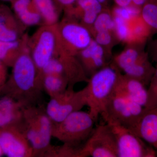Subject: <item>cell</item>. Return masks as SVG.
<instances>
[{
  "label": "cell",
  "mask_w": 157,
  "mask_h": 157,
  "mask_svg": "<svg viewBox=\"0 0 157 157\" xmlns=\"http://www.w3.org/2000/svg\"><path fill=\"white\" fill-rule=\"evenodd\" d=\"M7 67L0 60V90L2 88L7 81Z\"/></svg>",
  "instance_id": "29"
},
{
  "label": "cell",
  "mask_w": 157,
  "mask_h": 157,
  "mask_svg": "<svg viewBox=\"0 0 157 157\" xmlns=\"http://www.w3.org/2000/svg\"><path fill=\"white\" fill-rule=\"evenodd\" d=\"M145 109L139 104L115 93L101 116L106 123H116L133 131L140 121Z\"/></svg>",
  "instance_id": "6"
},
{
  "label": "cell",
  "mask_w": 157,
  "mask_h": 157,
  "mask_svg": "<svg viewBox=\"0 0 157 157\" xmlns=\"http://www.w3.org/2000/svg\"><path fill=\"white\" fill-rule=\"evenodd\" d=\"M76 3V7L72 6L68 9L81 16L82 25L91 29L98 14L105 7L98 0H77Z\"/></svg>",
  "instance_id": "16"
},
{
  "label": "cell",
  "mask_w": 157,
  "mask_h": 157,
  "mask_svg": "<svg viewBox=\"0 0 157 157\" xmlns=\"http://www.w3.org/2000/svg\"><path fill=\"white\" fill-rule=\"evenodd\" d=\"M148 90L157 98V63L156 65L154 75L149 84Z\"/></svg>",
  "instance_id": "30"
},
{
  "label": "cell",
  "mask_w": 157,
  "mask_h": 157,
  "mask_svg": "<svg viewBox=\"0 0 157 157\" xmlns=\"http://www.w3.org/2000/svg\"><path fill=\"white\" fill-rule=\"evenodd\" d=\"M13 8L17 17L25 25H36L42 20L33 0H14Z\"/></svg>",
  "instance_id": "17"
},
{
  "label": "cell",
  "mask_w": 157,
  "mask_h": 157,
  "mask_svg": "<svg viewBox=\"0 0 157 157\" xmlns=\"http://www.w3.org/2000/svg\"><path fill=\"white\" fill-rule=\"evenodd\" d=\"M24 107L11 97L0 99V128L16 127L20 128L23 118Z\"/></svg>",
  "instance_id": "14"
},
{
  "label": "cell",
  "mask_w": 157,
  "mask_h": 157,
  "mask_svg": "<svg viewBox=\"0 0 157 157\" xmlns=\"http://www.w3.org/2000/svg\"><path fill=\"white\" fill-rule=\"evenodd\" d=\"M84 149L88 157H118L116 140L108 124L94 128Z\"/></svg>",
  "instance_id": "10"
},
{
  "label": "cell",
  "mask_w": 157,
  "mask_h": 157,
  "mask_svg": "<svg viewBox=\"0 0 157 157\" xmlns=\"http://www.w3.org/2000/svg\"><path fill=\"white\" fill-rule=\"evenodd\" d=\"M98 1L104 7H107L108 4L111 0H98Z\"/></svg>",
  "instance_id": "35"
},
{
  "label": "cell",
  "mask_w": 157,
  "mask_h": 157,
  "mask_svg": "<svg viewBox=\"0 0 157 157\" xmlns=\"http://www.w3.org/2000/svg\"><path fill=\"white\" fill-rule=\"evenodd\" d=\"M148 56L144 51L132 46L123 51L113 58L111 63L120 71L125 69Z\"/></svg>",
  "instance_id": "20"
},
{
  "label": "cell",
  "mask_w": 157,
  "mask_h": 157,
  "mask_svg": "<svg viewBox=\"0 0 157 157\" xmlns=\"http://www.w3.org/2000/svg\"><path fill=\"white\" fill-rule=\"evenodd\" d=\"M117 147L118 157H154L156 150L131 129L116 123L108 122Z\"/></svg>",
  "instance_id": "7"
},
{
  "label": "cell",
  "mask_w": 157,
  "mask_h": 157,
  "mask_svg": "<svg viewBox=\"0 0 157 157\" xmlns=\"http://www.w3.org/2000/svg\"><path fill=\"white\" fill-rule=\"evenodd\" d=\"M77 0H57L60 5L65 6L68 9L72 7L75 4Z\"/></svg>",
  "instance_id": "33"
},
{
  "label": "cell",
  "mask_w": 157,
  "mask_h": 157,
  "mask_svg": "<svg viewBox=\"0 0 157 157\" xmlns=\"http://www.w3.org/2000/svg\"><path fill=\"white\" fill-rule=\"evenodd\" d=\"M52 124L43 104L24 108L19 129L31 144L33 157H55L56 146L51 143Z\"/></svg>",
  "instance_id": "2"
},
{
  "label": "cell",
  "mask_w": 157,
  "mask_h": 157,
  "mask_svg": "<svg viewBox=\"0 0 157 157\" xmlns=\"http://www.w3.org/2000/svg\"><path fill=\"white\" fill-rule=\"evenodd\" d=\"M12 67L11 77L0 92L13 98L24 107L42 105L44 91L28 48H25Z\"/></svg>",
  "instance_id": "1"
},
{
  "label": "cell",
  "mask_w": 157,
  "mask_h": 157,
  "mask_svg": "<svg viewBox=\"0 0 157 157\" xmlns=\"http://www.w3.org/2000/svg\"><path fill=\"white\" fill-rule=\"evenodd\" d=\"M46 25H56L58 16L52 0H33Z\"/></svg>",
  "instance_id": "23"
},
{
  "label": "cell",
  "mask_w": 157,
  "mask_h": 157,
  "mask_svg": "<svg viewBox=\"0 0 157 157\" xmlns=\"http://www.w3.org/2000/svg\"><path fill=\"white\" fill-rule=\"evenodd\" d=\"M140 16L152 31L157 32V0H147Z\"/></svg>",
  "instance_id": "25"
},
{
  "label": "cell",
  "mask_w": 157,
  "mask_h": 157,
  "mask_svg": "<svg viewBox=\"0 0 157 157\" xmlns=\"http://www.w3.org/2000/svg\"><path fill=\"white\" fill-rule=\"evenodd\" d=\"M146 1L147 0H132V5L141 9L146 3Z\"/></svg>",
  "instance_id": "34"
},
{
  "label": "cell",
  "mask_w": 157,
  "mask_h": 157,
  "mask_svg": "<svg viewBox=\"0 0 157 157\" xmlns=\"http://www.w3.org/2000/svg\"><path fill=\"white\" fill-rule=\"evenodd\" d=\"M155 69L149 59V56L124 69L125 75L137 79L145 86L149 85L154 75Z\"/></svg>",
  "instance_id": "18"
},
{
  "label": "cell",
  "mask_w": 157,
  "mask_h": 157,
  "mask_svg": "<svg viewBox=\"0 0 157 157\" xmlns=\"http://www.w3.org/2000/svg\"><path fill=\"white\" fill-rule=\"evenodd\" d=\"M106 52L93 39L90 44L81 51L77 56L89 78L94 73L110 64L107 61Z\"/></svg>",
  "instance_id": "13"
},
{
  "label": "cell",
  "mask_w": 157,
  "mask_h": 157,
  "mask_svg": "<svg viewBox=\"0 0 157 157\" xmlns=\"http://www.w3.org/2000/svg\"><path fill=\"white\" fill-rule=\"evenodd\" d=\"M87 106L85 87L75 91L74 87L68 86L63 93L50 98L45 107L46 113L54 122H59L71 113L81 110Z\"/></svg>",
  "instance_id": "8"
},
{
  "label": "cell",
  "mask_w": 157,
  "mask_h": 157,
  "mask_svg": "<svg viewBox=\"0 0 157 157\" xmlns=\"http://www.w3.org/2000/svg\"><path fill=\"white\" fill-rule=\"evenodd\" d=\"M3 1H13V0H3Z\"/></svg>",
  "instance_id": "37"
},
{
  "label": "cell",
  "mask_w": 157,
  "mask_h": 157,
  "mask_svg": "<svg viewBox=\"0 0 157 157\" xmlns=\"http://www.w3.org/2000/svg\"><path fill=\"white\" fill-rule=\"evenodd\" d=\"M56 25L41 28L35 34L30 51L37 71V76L41 83L40 76L42 69L53 58L56 51L57 40Z\"/></svg>",
  "instance_id": "9"
},
{
  "label": "cell",
  "mask_w": 157,
  "mask_h": 157,
  "mask_svg": "<svg viewBox=\"0 0 157 157\" xmlns=\"http://www.w3.org/2000/svg\"><path fill=\"white\" fill-rule=\"evenodd\" d=\"M115 93L139 104L144 109H150L157 105V98L147 89L144 84L125 74H121Z\"/></svg>",
  "instance_id": "11"
},
{
  "label": "cell",
  "mask_w": 157,
  "mask_h": 157,
  "mask_svg": "<svg viewBox=\"0 0 157 157\" xmlns=\"http://www.w3.org/2000/svg\"><path fill=\"white\" fill-rule=\"evenodd\" d=\"M141 9L132 6L127 7H120L115 6L111 11L113 16L121 18L130 23L140 15Z\"/></svg>",
  "instance_id": "26"
},
{
  "label": "cell",
  "mask_w": 157,
  "mask_h": 157,
  "mask_svg": "<svg viewBox=\"0 0 157 157\" xmlns=\"http://www.w3.org/2000/svg\"><path fill=\"white\" fill-rule=\"evenodd\" d=\"M112 33L113 32L109 31L97 32L94 33V40L104 49L105 47L112 46L113 41Z\"/></svg>",
  "instance_id": "28"
},
{
  "label": "cell",
  "mask_w": 157,
  "mask_h": 157,
  "mask_svg": "<svg viewBox=\"0 0 157 157\" xmlns=\"http://www.w3.org/2000/svg\"><path fill=\"white\" fill-rule=\"evenodd\" d=\"M17 22L11 12L5 7L0 8V40L12 42L18 40Z\"/></svg>",
  "instance_id": "19"
},
{
  "label": "cell",
  "mask_w": 157,
  "mask_h": 157,
  "mask_svg": "<svg viewBox=\"0 0 157 157\" xmlns=\"http://www.w3.org/2000/svg\"><path fill=\"white\" fill-rule=\"evenodd\" d=\"M120 71L112 63L94 73L85 87L89 113L95 122L115 94Z\"/></svg>",
  "instance_id": "3"
},
{
  "label": "cell",
  "mask_w": 157,
  "mask_h": 157,
  "mask_svg": "<svg viewBox=\"0 0 157 157\" xmlns=\"http://www.w3.org/2000/svg\"><path fill=\"white\" fill-rule=\"evenodd\" d=\"M0 146L7 157H33V150L29 141L16 127L0 128Z\"/></svg>",
  "instance_id": "12"
},
{
  "label": "cell",
  "mask_w": 157,
  "mask_h": 157,
  "mask_svg": "<svg viewBox=\"0 0 157 157\" xmlns=\"http://www.w3.org/2000/svg\"><path fill=\"white\" fill-rule=\"evenodd\" d=\"M3 155H4V153H3L2 150L1 146H0V157H2V156Z\"/></svg>",
  "instance_id": "36"
},
{
  "label": "cell",
  "mask_w": 157,
  "mask_h": 157,
  "mask_svg": "<svg viewBox=\"0 0 157 157\" xmlns=\"http://www.w3.org/2000/svg\"><path fill=\"white\" fill-rule=\"evenodd\" d=\"M95 122L89 112L76 111L59 122H53L52 137L63 144L84 146L94 129Z\"/></svg>",
  "instance_id": "4"
},
{
  "label": "cell",
  "mask_w": 157,
  "mask_h": 157,
  "mask_svg": "<svg viewBox=\"0 0 157 157\" xmlns=\"http://www.w3.org/2000/svg\"><path fill=\"white\" fill-rule=\"evenodd\" d=\"M21 41L19 39L12 42L0 40V60L6 66L12 67L14 62L22 52L21 50Z\"/></svg>",
  "instance_id": "22"
},
{
  "label": "cell",
  "mask_w": 157,
  "mask_h": 157,
  "mask_svg": "<svg viewBox=\"0 0 157 157\" xmlns=\"http://www.w3.org/2000/svg\"><path fill=\"white\" fill-rule=\"evenodd\" d=\"M115 6L120 7H127L132 6V0H113Z\"/></svg>",
  "instance_id": "32"
},
{
  "label": "cell",
  "mask_w": 157,
  "mask_h": 157,
  "mask_svg": "<svg viewBox=\"0 0 157 157\" xmlns=\"http://www.w3.org/2000/svg\"><path fill=\"white\" fill-rule=\"evenodd\" d=\"M148 53L149 57H151L154 61L157 63V39L152 41L149 46Z\"/></svg>",
  "instance_id": "31"
},
{
  "label": "cell",
  "mask_w": 157,
  "mask_h": 157,
  "mask_svg": "<svg viewBox=\"0 0 157 157\" xmlns=\"http://www.w3.org/2000/svg\"><path fill=\"white\" fill-rule=\"evenodd\" d=\"M133 131L157 151V105L145 109Z\"/></svg>",
  "instance_id": "15"
},
{
  "label": "cell",
  "mask_w": 157,
  "mask_h": 157,
  "mask_svg": "<svg viewBox=\"0 0 157 157\" xmlns=\"http://www.w3.org/2000/svg\"><path fill=\"white\" fill-rule=\"evenodd\" d=\"M43 91L49 98L56 97L67 90L69 85L67 79L62 75L57 74H45L42 79Z\"/></svg>",
  "instance_id": "21"
},
{
  "label": "cell",
  "mask_w": 157,
  "mask_h": 157,
  "mask_svg": "<svg viewBox=\"0 0 157 157\" xmlns=\"http://www.w3.org/2000/svg\"><path fill=\"white\" fill-rule=\"evenodd\" d=\"M115 26V21L112 12L107 7H105L96 18L92 27L91 32H94V33L103 31L113 32Z\"/></svg>",
  "instance_id": "24"
},
{
  "label": "cell",
  "mask_w": 157,
  "mask_h": 157,
  "mask_svg": "<svg viewBox=\"0 0 157 157\" xmlns=\"http://www.w3.org/2000/svg\"><path fill=\"white\" fill-rule=\"evenodd\" d=\"M115 26L114 35L119 41L130 44L131 30L130 23L125 21L120 17L113 16Z\"/></svg>",
  "instance_id": "27"
},
{
  "label": "cell",
  "mask_w": 157,
  "mask_h": 157,
  "mask_svg": "<svg viewBox=\"0 0 157 157\" xmlns=\"http://www.w3.org/2000/svg\"><path fill=\"white\" fill-rule=\"evenodd\" d=\"M56 27L57 53L77 56L87 47L93 40L90 31L83 25L73 21H66Z\"/></svg>",
  "instance_id": "5"
}]
</instances>
